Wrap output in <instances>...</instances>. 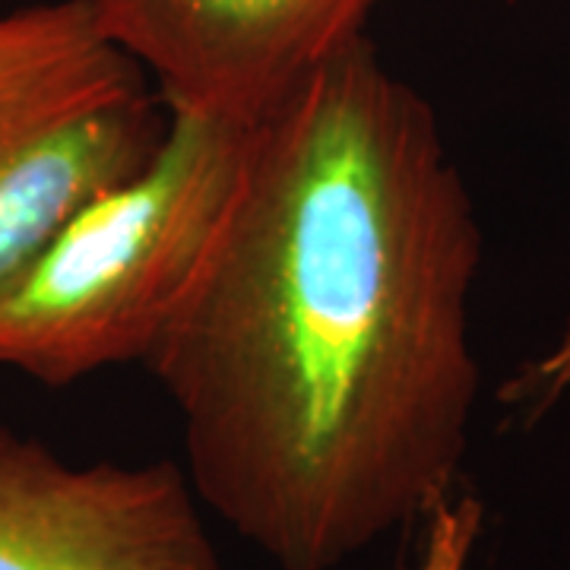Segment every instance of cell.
<instances>
[{"mask_svg": "<svg viewBox=\"0 0 570 570\" xmlns=\"http://www.w3.org/2000/svg\"><path fill=\"white\" fill-rule=\"evenodd\" d=\"M168 111L254 124L367 39L381 0H82Z\"/></svg>", "mask_w": 570, "mask_h": 570, "instance_id": "obj_4", "label": "cell"}, {"mask_svg": "<svg viewBox=\"0 0 570 570\" xmlns=\"http://www.w3.org/2000/svg\"><path fill=\"white\" fill-rule=\"evenodd\" d=\"M149 86L82 0L0 13V292L156 159L171 115Z\"/></svg>", "mask_w": 570, "mask_h": 570, "instance_id": "obj_3", "label": "cell"}, {"mask_svg": "<svg viewBox=\"0 0 570 570\" xmlns=\"http://www.w3.org/2000/svg\"><path fill=\"white\" fill-rule=\"evenodd\" d=\"M0 570H225L171 460L73 466L0 428Z\"/></svg>", "mask_w": 570, "mask_h": 570, "instance_id": "obj_5", "label": "cell"}, {"mask_svg": "<svg viewBox=\"0 0 570 570\" xmlns=\"http://www.w3.org/2000/svg\"><path fill=\"white\" fill-rule=\"evenodd\" d=\"M163 149L0 292V367L67 387L153 355L235 194L247 124L168 111Z\"/></svg>", "mask_w": 570, "mask_h": 570, "instance_id": "obj_2", "label": "cell"}, {"mask_svg": "<svg viewBox=\"0 0 570 570\" xmlns=\"http://www.w3.org/2000/svg\"><path fill=\"white\" fill-rule=\"evenodd\" d=\"M501 400L530 415L570 400V311L549 346L513 371V377L501 390Z\"/></svg>", "mask_w": 570, "mask_h": 570, "instance_id": "obj_6", "label": "cell"}, {"mask_svg": "<svg viewBox=\"0 0 570 570\" xmlns=\"http://www.w3.org/2000/svg\"><path fill=\"white\" fill-rule=\"evenodd\" d=\"M482 225L434 108L367 39L247 124L235 194L146 358L184 472L279 570H336L453 485Z\"/></svg>", "mask_w": 570, "mask_h": 570, "instance_id": "obj_1", "label": "cell"}]
</instances>
